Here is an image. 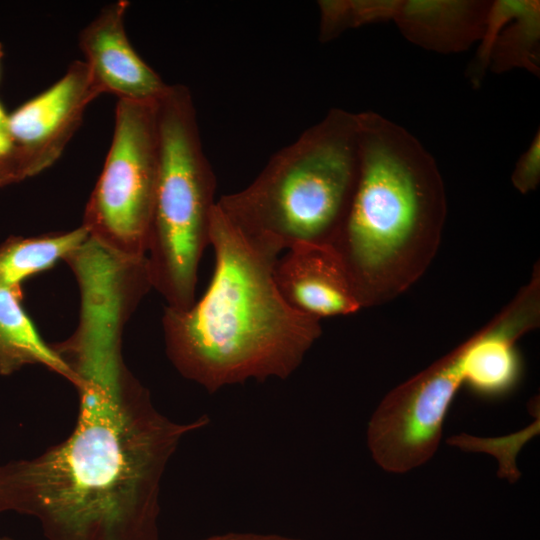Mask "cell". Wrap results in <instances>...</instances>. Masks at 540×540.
<instances>
[{"label": "cell", "mask_w": 540, "mask_h": 540, "mask_svg": "<svg viewBox=\"0 0 540 540\" xmlns=\"http://www.w3.org/2000/svg\"><path fill=\"white\" fill-rule=\"evenodd\" d=\"M359 171L346 220L331 244L361 308L392 301L427 270L447 215L433 156L404 127L357 113Z\"/></svg>", "instance_id": "3"}, {"label": "cell", "mask_w": 540, "mask_h": 540, "mask_svg": "<svg viewBox=\"0 0 540 540\" xmlns=\"http://www.w3.org/2000/svg\"><path fill=\"white\" fill-rule=\"evenodd\" d=\"M156 100H118L103 169L86 203L89 240L126 263L145 259L160 169Z\"/></svg>", "instance_id": "6"}, {"label": "cell", "mask_w": 540, "mask_h": 540, "mask_svg": "<svg viewBox=\"0 0 540 540\" xmlns=\"http://www.w3.org/2000/svg\"><path fill=\"white\" fill-rule=\"evenodd\" d=\"M9 114L5 111L3 105L0 102V126H5L8 124Z\"/></svg>", "instance_id": "18"}, {"label": "cell", "mask_w": 540, "mask_h": 540, "mask_svg": "<svg viewBox=\"0 0 540 540\" xmlns=\"http://www.w3.org/2000/svg\"><path fill=\"white\" fill-rule=\"evenodd\" d=\"M3 55H4V52H3V46H2V44L0 43V62H1V59L3 58Z\"/></svg>", "instance_id": "19"}, {"label": "cell", "mask_w": 540, "mask_h": 540, "mask_svg": "<svg viewBox=\"0 0 540 540\" xmlns=\"http://www.w3.org/2000/svg\"><path fill=\"white\" fill-rule=\"evenodd\" d=\"M359 171L357 113L333 108L277 151L244 189L216 205L260 253L332 244L348 215Z\"/></svg>", "instance_id": "4"}, {"label": "cell", "mask_w": 540, "mask_h": 540, "mask_svg": "<svg viewBox=\"0 0 540 540\" xmlns=\"http://www.w3.org/2000/svg\"><path fill=\"white\" fill-rule=\"evenodd\" d=\"M101 93L84 61H73L64 75L8 116L19 180L52 166L81 125L87 106Z\"/></svg>", "instance_id": "8"}, {"label": "cell", "mask_w": 540, "mask_h": 540, "mask_svg": "<svg viewBox=\"0 0 540 540\" xmlns=\"http://www.w3.org/2000/svg\"><path fill=\"white\" fill-rule=\"evenodd\" d=\"M56 349L79 378L74 429L34 458L0 465V514L36 518L47 540H159L166 466L208 418L158 412L115 334L79 333Z\"/></svg>", "instance_id": "1"}, {"label": "cell", "mask_w": 540, "mask_h": 540, "mask_svg": "<svg viewBox=\"0 0 540 540\" xmlns=\"http://www.w3.org/2000/svg\"><path fill=\"white\" fill-rule=\"evenodd\" d=\"M513 186L522 194L535 190L540 182V133L520 155L511 175Z\"/></svg>", "instance_id": "16"}, {"label": "cell", "mask_w": 540, "mask_h": 540, "mask_svg": "<svg viewBox=\"0 0 540 540\" xmlns=\"http://www.w3.org/2000/svg\"><path fill=\"white\" fill-rule=\"evenodd\" d=\"M158 117L160 169L145 266L167 307L187 309L195 302L199 263L210 245L216 178L190 90L168 85L158 100Z\"/></svg>", "instance_id": "5"}, {"label": "cell", "mask_w": 540, "mask_h": 540, "mask_svg": "<svg viewBox=\"0 0 540 540\" xmlns=\"http://www.w3.org/2000/svg\"><path fill=\"white\" fill-rule=\"evenodd\" d=\"M198 540H304L298 537L255 532H227L210 535Z\"/></svg>", "instance_id": "17"}, {"label": "cell", "mask_w": 540, "mask_h": 540, "mask_svg": "<svg viewBox=\"0 0 540 540\" xmlns=\"http://www.w3.org/2000/svg\"><path fill=\"white\" fill-rule=\"evenodd\" d=\"M210 245L215 267L205 293L187 309H164L169 360L210 393L288 378L320 337V320L286 303L273 277L277 260L253 248L216 204Z\"/></svg>", "instance_id": "2"}, {"label": "cell", "mask_w": 540, "mask_h": 540, "mask_svg": "<svg viewBox=\"0 0 540 540\" xmlns=\"http://www.w3.org/2000/svg\"><path fill=\"white\" fill-rule=\"evenodd\" d=\"M400 0H326L319 1V39L330 41L348 29L389 21Z\"/></svg>", "instance_id": "15"}, {"label": "cell", "mask_w": 540, "mask_h": 540, "mask_svg": "<svg viewBox=\"0 0 540 540\" xmlns=\"http://www.w3.org/2000/svg\"><path fill=\"white\" fill-rule=\"evenodd\" d=\"M21 286L0 282V375L9 376L26 365H42L71 382L79 378L38 333L22 306Z\"/></svg>", "instance_id": "13"}, {"label": "cell", "mask_w": 540, "mask_h": 540, "mask_svg": "<svg viewBox=\"0 0 540 540\" xmlns=\"http://www.w3.org/2000/svg\"><path fill=\"white\" fill-rule=\"evenodd\" d=\"M0 540H12V539L9 537H0Z\"/></svg>", "instance_id": "20"}, {"label": "cell", "mask_w": 540, "mask_h": 540, "mask_svg": "<svg viewBox=\"0 0 540 540\" xmlns=\"http://www.w3.org/2000/svg\"><path fill=\"white\" fill-rule=\"evenodd\" d=\"M130 3L117 0L100 13L79 34L92 81L101 94L118 100H156L168 84L138 55L130 43L125 15Z\"/></svg>", "instance_id": "9"}, {"label": "cell", "mask_w": 540, "mask_h": 540, "mask_svg": "<svg viewBox=\"0 0 540 540\" xmlns=\"http://www.w3.org/2000/svg\"><path fill=\"white\" fill-rule=\"evenodd\" d=\"M539 39V1L491 2L471 80L479 83L487 67L497 73L524 68L539 75Z\"/></svg>", "instance_id": "12"}, {"label": "cell", "mask_w": 540, "mask_h": 540, "mask_svg": "<svg viewBox=\"0 0 540 540\" xmlns=\"http://www.w3.org/2000/svg\"><path fill=\"white\" fill-rule=\"evenodd\" d=\"M465 377L461 344L386 395L367 430L369 450L382 469L404 473L434 455L444 419Z\"/></svg>", "instance_id": "7"}, {"label": "cell", "mask_w": 540, "mask_h": 540, "mask_svg": "<svg viewBox=\"0 0 540 540\" xmlns=\"http://www.w3.org/2000/svg\"><path fill=\"white\" fill-rule=\"evenodd\" d=\"M273 277L286 303L309 317L321 320L362 309L330 244H300L286 250L274 265Z\"/></svg>", "instance_id": "10"}, {"label": "cell", "mask_w": 540, "mask_h": 540, "mask_svg": "<svg viewBox=\"0 0 540 540\" xmlns=\"http://www.w3.org/2000/svg\"><path fill=\"white\" fill-rule=\"evenodd\" d=\"M88 243L89 233L82 225L66 232L9 237L0 246V282L21 286L24 280L52 268L60 259L76 255Z\"/></svg>", "instance_id": "14"}, {"label": "cell", "mask_w": 540, "mask_h": 540, "mask_svg": "<svg viewBox=\"0 0 540 540\" xmlns=\"http://www.w3.org/2000/svg\"><path fill=\"white\" fill-rule=\"evenodd\" d=\"M491 1L400 0L393 21L405 38L437 53H458L481 40Z\"/></svg>", "instance_id": "11"}]
</instances>
